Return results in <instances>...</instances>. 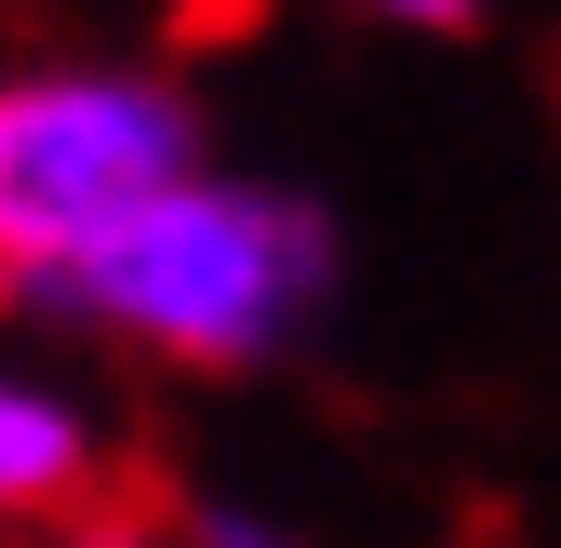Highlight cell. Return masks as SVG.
Segmentation results:
<instances>
[{
  "instance_id": "cell-1",
  "label": "cell",
  "mask_w": 561,
  "mask_h": 548,
  "mask_svg": "<svg viewBox=\"0 0 561 548\" xmlns=\"http://www.w3.org/2000/svg\"><path fill=\"white\" fill-rule=\"evenodd\" d=\"M321 282H334V254H321V215H308V201L241 187V174H187L107 254L67 267L54 308H81V321L134 334V349H161V362L241 375V362H267L280 334L321 308Z\"/></svg>"
},
{
  "instance_id": "cell-2",
  "label": "cell",
  "mask_w": 561,
  "mask_h": 548,
  "mask_svg": "<svg viewBox=\"0 0 561 548\" xmlns=\"http://www.w3.org/2000/svg\"><path fill=\"white\" fill-rule=\"evenodd\" d=\"M201 174V107L148 67H14L0 81V295L54 308L148 201Z\"/></svg>"
},
{
  "instance_id": "cell-3",
  "label": "cell",
  "mask_w": 561,
  "mask_h": 548,
  "mask_svg": "<svg viewBox=\"0 0 561 548\" xmlns=\"http://www.w3.org/2000/svg\"><path fill=\"white\" fill-rule=\"evenodd\" d=\"M81 482H94V429L67 415L54 388L0 375V509H67Z\"/></svg>"
},
{
  "instance_id": "cell-4",
  "label": "cell",
  "mask_w": 561,
  "mask_h": 548,
  "mask_svg": "<svg viewBox=\"0 0 561 548\" xmlns=\"http://www.w3.org/2000/svg\"><path fill=\"white\" fill-rule=\"evenodd\" d=\"M187 548H308V535H280V522H254L228 495H187Z\"/></svg>"
},
{
  "instance_id": "cell-5",
  "label": "cell",
  "mask_w": 561,
  "mask_h": 548,
  "mask_svg": "<svg viewBox=\"0 0 561 548\" xmlns=\"http://www.w3.org/2000/svg\"><path fill=\"white\" fill-rule=\"evenodd\" d=\"M362 14H388V27H468L481 0H362Z\"/></svg>"
},
{
  "instance_id": "cell-6",
  "label": "cell",
  "mask_w": 561,
  "mask_h": 548,
  "mask_svg": "<svg viewBox=\"0 0 561 548\" xmlns=\"http://www.w3.org/2000/svg\"><path fill=\"white\" fill-rule=\"evenodd\" d=\"M81 548H148V535H81Z\"/></svg>"
}]
</instances>
